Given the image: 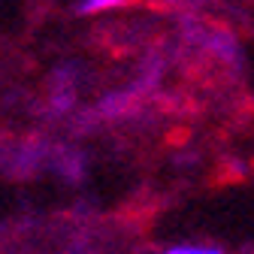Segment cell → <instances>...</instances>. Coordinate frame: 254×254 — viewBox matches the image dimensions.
I'll list each match as a JSON object with an SVG mask.
<instances>
[{"label": "cell", "instance_id": "1", "mask_svg": "<svg viewBox=\"0 0 254 254\" xmlns=\"http://www.w3.org/2000/svg\"><path fill=\"white\" fill-rule=\"evenodd\" d=\"M127 0H82V3L76 6L79 15H100V12H109V9H118L124 6Z\"/></svg>", "mask_w": 254, "mask_h": 254}, {"label": "cell", "instance_id": "2", "mask_svg": "<svg viewBox=\"0 0 254 254\" xmlns=\"http://www.w3.org/2000/svg\"><path fill=\"white\" fill-rule=\"evenodd\" d=\"M218 245H173L170 254H218Z\"/></svg>", "mask_w": 254, "mask_h": 254}]
</instances>
